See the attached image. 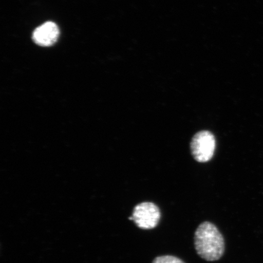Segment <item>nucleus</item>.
<instances>
[{"label":"nucleus","instance_id":"f03ea898","mask_svg":"<svg viewBox=\"0 0 263 263\" xmlns=\"http://www.w3.org/2000/svg\"><path fill=\"white\" fill-rule=\"evenodd\" d=\"M216 149L215 136L209 131L199 132L191 143L192 155L197 162L205 163L212 159Z\"/></svg>","mask_w":263,"mask_h":263},{"label":"nucleus","instance_id":"39448f33","mask_svg":"<svg viewBox=\"0 0 263 263\" xmlns=\"http://www.w3.org/2000/svg\"><path fill=\"white\" fill-rule=\"evenodd\" d=\"M153 263H185L182 259L171 255L159 256L154 259Z\"/></svg>","mask_w":263,"mask_h":263},{"label":"nucleus","instance_id":"20e7f679","mask_svg":"<svg viewBox=\"0 0 263 263\" xmlns=\"http://www.w3.org/2000/svg\"><path fill=\"white\" fill-rule=\"evenodd\" d=\"M59 29L54 22H48L35 29L32 34L33 41L42 47H50L58 40Z\"/></svg>","mask_w":263,"mask_h":263},{"label":"nucleus","instance_id":"f257e3e1","mask_svg":"<svg viewBox=\"0 0 263 263\" xmlns=\"http://www.w3.org/2000/svg\"><path fill=\"white\" fill-rule=\"evenodd\" d=\"M196 251L206 261L218 260L224 252V240L218 228L209 222H204L197 228L195 235Z\"/></svg>","mask_w":263,"mask_h":263},{"label":"nucleus","instance_id":"7ed1b4c3","mask_svg":"<svg viewBox=\"0 0 263 263\" xmlns=\"http://www.w3.org/2000/svg\"><path fill=\"white\" fill-rule=\"evenodd\" d=\"M160 218L159 207L152 202H143L135 207L129 219L133 220L139 228L149 230L156 228Z\"/></svg>","mask_w":263,"mask_h":263}]
</instances>
